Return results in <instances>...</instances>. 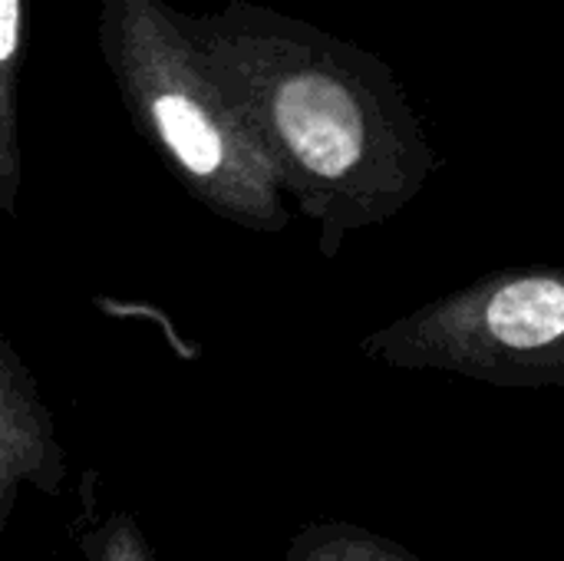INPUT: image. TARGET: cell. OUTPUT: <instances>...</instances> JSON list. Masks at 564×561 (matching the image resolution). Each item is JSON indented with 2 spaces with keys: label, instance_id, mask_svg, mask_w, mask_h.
Instances as JSON below:
<instances>
[{
  "label": "cell",
  "instance_id": "cell-1",
  "mask_svg": "<svg viewBox=\"0 0 564 561\" xmlns=\"http://www.w3.org/2000/svg\"><path fill=\"white\" fill-rule=\"evenodd\" d=\"M96 36L129 119L178 185L218 218L278 228L281 175L202 60L185 13L165 0H99Z\"/></svg>",
  "mask_w": 564,
  "mask_h": 561
},
{
  "label": "cell",
  "instance_id": "cell-2",
  "mask_svg": "<svg viewBox=\"0 0 564 561\" xmlns=\"http://www.w3.org/2000/svg\"><path fill=\"white\" fill-rule=\"evenodd\" d=\"M66 479V450L30 367L0 337V536L20 493L56 496Z\"/></svg>",
  "mask_w": 564,
  "mask_h": 561
},
{
  "label": "cell",
  "instance_id": "cell-4",
  "mask_svg": "<svg viewBox=\"0 0 564 561\" xmlns=\"http://www.w3.org/2000/svg\"><path fill=\"white\" fill-rule=\"evenodd\" d=\"M486 324L496 341L516 350H532L564 334V284L552 278H525L502 288L489 308Z\"/></svg>",
  "mask_w": 564,
  "mask_h": 561
},
{
  "label": "cell",
  "instance_id": "cell-5",
  "mask_svg": "<svg viewBox=\"0 0 564 561\" xmlns=\"http://www.w3.org/2000/svg\"><path fill=\"white\" fill-rule=\"evenodd\" d=\"M83 561H155V552L132 516L109 513L86 529Z\"/></svg>",
  "mask_w": 564,
  "mask_h": 561
},
{
  "label": "cell",
  "instance_id": "cell-3",
  "mask_svg": "<svg viewBox=\"0 0 564 561\" xmlns=\"http://www.w3.org/2000/svg\"><path fill=\"white\" fill-rule=\"evenodd\" d=\"M26 0H0V212L13 215L23 188L20 76H23Z\"/></svg>",
  "mask_w": 564,
  "mask_h": 561
}]
</instances>
